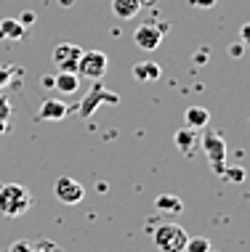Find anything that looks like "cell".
I'll return each mask as SVG.
<instances>
[{
	"mask_svg": "<svg viewBox=\"0 0 250 252\" xmlns=\"http://www.w3.org/2000/svg\"><path fill=\"white\" fill-rule=\"evenodd\" d=\"M32 252H62V250H59L53 242L43 239V242H32Z\"/></svg>",
	"mask_w": 250,
	"mask_h": 252,
	"instance_id": "ac0fdd59",
	"label": "cell"
},
{
	"mask_svg": "<svg viewBox=\"0 0 250 252\" xmlns=\"http://www.w3.org/2000/svg\"><path fill=\"white\" fill-rule=\"evenodd\" d=\"M32 194L19 183H3L0 186V213L5 218H19L32 207Z\"/></svg>",
	"mask_w": 250,
	"mask_h": 252,
	"instance_id": "6da1fadb",
	"label": "cell"
},
{
	"mask_svg": "<svg viewBox=\"0 0 250 252\" xmlns=\"http://www.w3.org/2000/svg\"><path fill=\"white\" fill-rule=\"evenodd\" d=\"M80 56H83V48L75 45V43H62V45H56L53 53H51L53 66H56L59 72H75Z\"/></svg>",
	"mask_w": 250,
	"mask_h": 252,
	"instance_id": "52a82bcc",
	"label": "cell"
},
{
	"mask_svg": "<svg viewBox=\"0 0 250 252\" xmlns=\"http://www.w3.org/2000/svg\"><path fill=\"white\" fill-rule=\"evenodd\" d=\"M224 175H229L232 181H242V175H245V173H242L240 167H232V170H229V167H224Z\"/></svg>",
	"mask_w": 250,
	"mask_h": 252,
	"instance_id": "603a6c76",
	"label": "cell"
},
{
	"mask_svg": "<svg viewBox=\"0 0 250 252\" xmlns=\"http://www.w3.org/2000/svg\"><path fill=\"white\" fill-rule=\"evenodd\" d=\"M120 96L117 93H112L109 88H104L99 83V80H93V88L88 91V96H83V101H80V117H91L93 109H99L101 104H117Z\"/></svg>",
	"mask_w": 250,
	"mask_h": 252,
	"instance_id": "277c9868",
	"label": "cell"
},
{
	"mask_svg": "<svg viewBox=\"0 0 250 252\" xmlns=\"http://www.w3.org/2000/svg\"><path fill=\"white\" fill-rule=\"evenodd\" d=\"M16 22L22 24V27H30V24H35V22H37V13H35V11H22Z\"/></svg>",
	"mask_w": 250,
	"mask_h": 252,
	"instance_id": "d6986e66",
	"label": "cell"
},
{
	"mask_svg": "<svg viewBox=\"0 0 250 252\" xmlns=\"http://www.w3.org/2000/svg\"><path fill=\"white\" fill-rule=\"evenodd\" d=\"M194 64H208V48H200L194 53Z\"/></svg>",
	"mask_w": 250,
	"mask_h": 252,
	"instance_id": "d4e9b609",
	"label": "cell"
},
{
	"mask_svg": "<svg viewBox=\"0 0 250 252\" xmlns=\"http://www.w3.org/2000/svg\"><path fill=\"white\" fill-rule=\"evenodd\" d=\"M59 3H62L64 8H70V5H75V0H59Z\"/></svg>",
	"mask_w": 250,
	"mask_h": 252,
	"instance_id": "4316f807",
	"label": "cell"
},
{
	"mask_svg": "<svg viewBox=\"0 0 250 252\" xmlns=\"http://www.w3.org/2000/svg\"><path fill=\"white\" fill-rule=\"evenodd\" d=\"M229 53H232V59H240L242 53H245V45H242V43H232V45H229Z\"/></svg>",
	"mask_w": 250,
	"mask_h": 252,
	"instance_id": "7402d4cb",
	"label": "cell"
},
{
	"mask_svg": "<svg viewBox=\"0 0 250 252\" xmlns=\"http://www.w3.org/2000/svg\"><path fill=\"white\" fill-rule=\"evenodd\" d=\"M189 3L197 5V8H213V5L218 3V0H189Z\"/></svg>",
	"mask_w": 250,
	"mask_h": 252,
	"instance_id": "cb8c5ba5",
	"label": "cell"
},
{
	"mask_svg": "<svg viewBox=\"0 0 250 252\" xmlns=\"http://www.w3.org/2000/svg\"><path fill=\"white\" fill-rule=\"evenodd\" d=\"M200 146H202V152L208 154V159H211V167H213V173H218V175H224V167H226V144H224V138H221L218 133H208V135H202L200 138Z\"/></svg>",
	"mask_w": 250,
	"mask_h": 252,
	"instance_id": "5b68a950",
	"label": "cell"
},
{
	"mask_svg": "<svg viewBox=\"0 0 250 252\" xmlns=\"http://www.w3.org/2000/svg\"><path fill=\"white\" fill-rule=\"evenodd\" d=\"M160 74H163V69H160L157 61H139L133 66V77L139 83H154V80H160Z\"/></svg>",
	"mask_w": 250,
	"mask_h": 252,
	"instance_id": "7c38bea8",
	"label": "cell"
},
{
	"mask_svg": "<svg viewBox=\"0 0 250 252\" xmlns=\"http://www.w3.org/2000/svg\"><path fill=\"white\" fill-rule=\"evenodd\" d=\"M184 117H186V127L197 130V127H208V122H211V112H208L205 106H189L184 112Z\"/></svg>",
	"mask_w": 250,
	"mask_h": 252,
	"instance_id": "5bb4252c",
	"label": "cell"
},
{
	"mask_svg": "<svg viewBox=\"0 0 250 252\" xmlns=\"http://www.w3.org/2000/svg\"><path fill=\"white\" fill-rule=\"evenodd\" d=\"M43 88H53V77H43Z\"/></svg>",
	"mask_w": 250,
	"mask_h": 252,
	"instance_id": "484cf974",
	"label": "cell"
},
{
	"mask_svg": "<svg viewBox=\"0 0 250 252\" xmlns=\"http://www.w3.org/2000/svg\"><path fill=\"white\" fill-rule=\"evenodd\" d=\"M240 43L245 45V48H250V24H242L240 27Z\"/></svg>",
	"mask_w": 250,
	"mask_h": 252,
	"instance_id": "44dd1931",
	"label": "cell"
},
{
	"mask_svg": "<svg viewBox=\"0 0 250 252\" xmlns=\"http://www.w3.org/2000/svg\"><path fill=\"white\" fill-rule=\"evenodd\" d=\"M107 66H109V59L104 51H83L75 72L85 80H101L107 74Z\"/></svg>",
	"mask_w": 250,
	"mask_h": 252,
	"instance_id": "3957f363",
	"label": "cell"
},
{
	"mask_svg": "<svg viewBox=\"0 0 250 252\" xmlns=\"http://www.w3.org/2000/svg\"><path fill=\"white\" fill-rule=\"evenodd\" d=\"M154 207H157L160 213L179 215L181 210H184V204H181V199H179V196H173V194H160L157 199H154Z\"/></svg>",
	"mask_w": 250,
	"mask_h": 252,
	"instance_id": "9a60e30c",
	"label": "cell"
},
{
	"mask_svg": "<svg viewBox=\"0 0 250 252\" xmlns=\"http://www.w3.org/2000/svg\"><path fill=\"white\" fill-rule=\"evenodd\" d=\"M67 114H70V106H67L62 98H45L37 109V117L43 122H59V120H64Z\"/></svg>",
	"mask_w": 250,
	"mask_h": 252,
	"instance_id": "9c48e42d",
	"label": "cell"
},
{
	"mask_svg": "<svg viewBox=\"0 0 250 252\" xmlns=\"http://www.w3.org/2000/svg\"><path fill=\"white\" fill-rule=\"evenodd\" d=\"M146 3H149V5H152V3H157V0H141V5H146Z\"/></svg>",
	"mask_w": 250,
	"mask_h": 252,
	"instance_id": "83f0119b",
	"label": "cell"
},
{
	"mask_svg": "<svg viewBox=\"0 0 250 252\" xmlns=\"http://www.w3.org/2000/svg\"><path fill=\"white\" fill-rule=\"evenodd\" d=\"M53 88H56L59 93H64V96H72L80 88V74L77 72H59L56 77H53Z\"/></svg>",
	"mask_w": 250,
	"mask_h": 252,
	"instance_id": "8fae6325",
	"label": "cell"
},
{
	"mask_svg": "<svg viewBox=\"0 0 250 252\" xmlns=\"http://www.w3.org/2000/svg\"><path fill=\"white\" fill-rule=\"evenodd\" d=\"M133 43L139 45L141 51H157L160 43H163V30L157 24H141L136 32H133Z\"/></svg>",
	"mask_w": 250,
	"mask_h": 252,
	"instance_id": "ba28073f",
	"label": "cell"
},
{
	"mask_svg": "<svg viewBox=\"0 0 250 252\" xmlns=\"http://www.w3.org/2000/svg\"><path fill=\"white\" fill-rule=\"evenodd\" d=\"M141 8H144L141 0H112V13L117 19H133L139 16Z\"/></svg>",
	"mask_w": 250,
	"mask_h": 252,
	"instance_id": "4fadbf2b",
	"label": "cell"
},
{
	"mask_svg": "<svg viewBox=\"0 0 250 252\" xmlns=\"http://www.w3.org/2000/svg\"><path fill=\"white\" fill-rule=\"evenodd\" d=\"M184 252H211V239H205V236H194V239L186 242Z\"/></svg>",
	"mask_w": 250,
	"mask_h": 252,
	"instance_id": "e0dca14e",
	"label": "cell"
},
{
	"mask_svg": "<svg viewBox=\"0 0 250 252\" xmlns=\"http://www.w3.org/2000/svg\"><path fill=\"white\" fill-rule=\"evenodd\" d=\"M189 242V234L176 223H160L154 228V244H157L160 252H184Z\"/></svg>",
	"mask_w": 250,
	"mask_h": 252,
	"instance_id": "7a4b0ae2",
	"label": "cell"
},
{
	"mask_svg": "<svg viewBox=\"0 0 250 252\" xmlns=\"http://www.w3.org/2000/svg\"><path fill=\"white\" fill-rule=\"evenodd\" d=\"M53 194H56V199L62 204H80L85 196V189L80 181L70 178V175H62V178H56V183H53Z\"/></svg>",
	"mask_w": 250,
	"mask_h": 252,
	"instance_id": "8992f818",
	"label": "cell"
},
{
	"mask_svg": "<svg viewBox=\"0 0 250 252\" xmlns=\"http://www.w3.org/2000/svg\"><path fill=\"white\" fill-rule=\"evenodd\" d=\"M24 37V27L16 22V19H3L0 22V40H22Z\"/></svg>",
	"mask_w": 250,
	"mask_h": 252,
	"instance_id": "2e32d148",
	"label": "cell"
},
{
	"mask_svg": "<svg viewBox=\"0 0 250 252\" xmlns=\"http://www.w3.org/2000/svg\"><path fill=\"white\" fill-rule=\"evenodd\" d=\"M173 141H176V146H179V152L186 154V157H192L200 149V135L194 133L192 127H181V130H176Z\"/></svg>",
	"mask_w": 250,
	"mask_h": 252,
	"instance_id": "30bf717a",
	"label": "cell"
},
{
	"mask_svg": "<svg viewBox=\"0 0 250 252\" xmlns=\"http://www.w3.org/2000/svg\"><path fill=\"white\" fill-rule=\"evenodd\" d=\"M8 252H32V242L30 239H19L8 247Z\"/></svg>",
	"mask_w": 250,
	"mask_h": 252,
	"instance_id": "ffe728a7",
	"label": "cell"
}]
</instances>
